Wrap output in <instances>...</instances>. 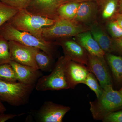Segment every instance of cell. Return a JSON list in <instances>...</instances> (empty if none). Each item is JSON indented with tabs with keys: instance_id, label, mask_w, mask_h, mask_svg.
Masks as SVG:
<instances>
[{
	"instance_id": "cell-1",
	"label": "cell",
	"mask_w": 122,
	"mask_h": 122,
	"mask_svg": "<svg viewBox=\"0 0 122 122\" xmlns=\"http://www.w3.org/2000/svg\"><path fill=\"white\" fill-rule=\"evenodd\" d=\"M0 35L8 41H14L27 46L39 48L53 56L58 46L55 41H47L30 33L18 30L7 22L0 28Z\"/></svg>"
},
{
	"instance_id": "cell-2",
	"label": "cell",
	"mask_w": 122,
	"mask_h": 122,
	"mask_svg": "<svg viewBox=\"0 0 122 122\" xmlns=\"http://www.w3.org/2000/svg\"><path fill=\"white\" fill-rule=\"evenodd\" d=\"M55 21L33 13L26 9H24L18 10L7 22L18 30L30 33L43 39L41 37L42 29L51 26Z\"/></svg>"
},
{
	"instance_id": "cell-3",
	"label": "cell",
	"mask_w": 122,
	"mask_h": 122,
	"mask_svg": "<svg viewBox=\"0 0 122 122\" xmlns=\"http://www.w3.org/2000/svg\"><path fill=\"white\" fill-rule=\"evenodd\" d=\"M89 103L90 110L94 119L102 120L109 114L122 109V96L110 85L103 89L99 97Z\"/></svg>"
},
{
	"instance_id": "cell-4",
	"label": "cell",
	"mask_w": 122,
	"mask_h": 122,
	"mask_svg": "<svg viewBox=\"0 0 122 122\" xmlns=\"http://www.w3.org/2000/svg\"><path fill=\"white\" fill-rule=\"evenodd\" d=\"M71 59L65 55L59 57L50 74L41 76L35 85L38 91L59 90L70 89L66 75V69Z\"/></svg>"
},
{
	"instance_id": "cell-5",
	"label": "cell",
	"mask_w": 122,
	"mask_h": 122,
	"mask_svg": "<svg viewBox=\"0 0 122 122\" xmlns=\"http://www.w3.org/2000/svg\"><path fill=\"white\" fill-rule=\"evenodd\" d=\"M90 30V27L74 20L59 18L51 26L43 28L42 39L47 41H54L61 38L75 37L80 33Z\"/></svg>"
},
{
	"instance_id": "cell-6",
	"label": "cell",
	"mask_w": 122,
	"mask_h": 122,
	"mask_svg": "<svg viewBox=\"0 0 122 122\" xmlns=\"http://www.w3.org/2000/svg\"><path fill=\"white\" fill-rule=\"evenodd\" d=\"M35 85H26L17 82L0 81V99L14 106L28 103Z\"/></svg>"
},
{
	"instance_id": "cell-7",
	"label": "cell",
	"mask_w": 122,
	"mask_h": 122,
	"mask_svg": "<svg viewBox=\"0 0 122 122\" xmlns=\"http://www.w3.org/2000/svg\"><path fill=\"white\" fill-rule=\"evenodd\" d=\"M70 110L69 107L46 101L37 112V119L40 122H62Z\"/></svg>"
},
{
	"instance_id": "cell-8",
	"label": "cell",
	"mask_w": 122,
	"mask_h": 122,
	"mask_svg": "<svg viewBox=\"0 0 122 122\" xmlns=\"http://www.w3.org/2000/svg\"><path fill=\"white\" fill-rule=\"evenodd\" d=\"M87 52V69L98 80L102 88L104 89L107 86L112 85L111 77L105 57L97 56Z\"/></svg>"
},
{
	"instance_id": "cell-9",
	"label": "cell",
	"mask_w": 122,
	"mask_h": 122,
	"mask_svg": "<svg viewBox=\"0 0 122 122\" xmlns=\"http://www.w3.org/2000/svg\"><path fill=\"white\" fill-rule=\"evenodd\" d=\"M57 45L61 46L64 55L71 61L87 66V51L80 45L70 38H61L55 41Z\"/></svg>"
},
{
	"instance_id": "cell-10",
	"label": "cell",
	"mask_w": 122,
	"mask_h": 122,
	"mask_svg": "<svg viewBox=\"0 0 122 122\" xmlns=\"http://www.w3.org/2000/svg\"><path fill=\"white\" fill-rule=\"evenodd\" d=\"M11 61L38 69L30 46L14 41H9Z\"/></svg>"
},
{
	"instance_id": "cell-11",
	"label": "cell",
	"mask_w": 122,
	"mask_h": 122,
	"mask_svg": "<svg viewBox=\"0 0 122 122\" xmlns=\"http://www.w3.org/2000/svg\"><path fill=\"white\" fill-rule=\"evenodd\" d=\"M62 0H34L26 9L37 15L56 20L59 19L57 10Z\"/></svg>"
},
{
	"instance_id": "cell-12",
	"label": "cell",
	"mask_w": 122,
	"mask_h": 122,
	"mask_svg": "<svg viewBox=\"0 0 122 122\" xmlns=\"http://www.w3.org/2000/svg\"><path fill=\"white\" fill-rule=\"evenodd\" d=\"M89 71L85 65L70 60L66 69V75L70 89H74L77 85L84 84Z\"/></svg>"
},
{
	"instance_id": "cell-13",
	"label": "cell",
	"mask_w": 122,
	"mask_h": 122,
	"mask_svg": "<svg viewBox=\"0 0 122 122\" xmlns=\"http://www.w3.org/2000/svg\"><path fill=\"white\" fill-rule=\"evenodd\" d=\"M98 5L97 1H86L80 3L76 17V22L90 26L97 21Z\"/></svg>"
},
{
	"instance_id": "cell-14",
	"label": "cell",
	"mask_w": 122,
	"mask_h": 122,
	"mask_svg": "<svg viewBox=\"0 0 122 122\" xmlns=\"http://www.w3.org/2000/svg\"><path fill=\"white\" fill-rule=\"evenodd\" d=\"M10 64L15 71L17 81L26 85H36L38 79L42 76L39 69L11 61Z\"/></svg>"
},
{
	"instance_id": "cell-15",
	"label": "cell",
	"mask_w": 122,
	"mask_h": 122,
	"mask_svg": "<svg viewBox=\"0 0 122 122\" xmlns=\"http://www.w3.org/2000/svg\"><path fill=\"white\" fill-rule=\"evenodd\" d=\"M89 27L90 31L93 37L105 53H111L116 51L113 39L98 21Z\"/></svg>"
},
{
	"instance_id": "cell-16",
	"label": "cell",
	"mask_w": 122,
	"mask_h": 122,
	"mask_svg": "<svg viewBox=\"0 0 122 122\" xmlns=\"http://www.w3.org/2000/svg\"><path fill=\"white\" fill-rule=\"evenodd\" d=\"M75 37V41L87 52L97 56L105 57L106 53L93 37L90 30L80 33Z\"/></svg>"
},
{
	"instance_id": "cell-17",
	"label": "cell",
	"mask_w": 122,
	"mask_h": 122,
	"mask_svg": "<svg viewBox=\"0 0 122 122\" xmlns=\"http://www.w3.org/2000/svg\"><path fill=\"white\" fill-rule=\"evenodd\" d=\"M120 0H99L98 13L99 18L103 22L114 20L118 14Z\"/></svg>"
},
{
	"instance_id": "cell-18",
	"label": "cell",
	"mask_w": 122,
	"mask_h": 122,
	"mask_svg": "<svg viewBox=\"0 0 122 122\" xmlns=\"http://www.w3.org/2000/svg\"><path fill=\"white\" fill-rule=\"evenodd\" d=\"M30 47L38 69L45 72H51L55 64L53 56L39 48Z\"/></svg>"
},
{
	"instance_id": "cell-19",
	"label": "cell",
	"mask_w": 122,
	"mask_h": 122,
	"mask_svg": "<svg viewBox=\"0 0 122 122\" xmlns=\"http://www.w3.org/2000/svg\"><path fill=\"white\" fill-rule=\"evenodd\" d=\"M105 58L116 81L119 83L122 82V57L111 53H106Z\"/></svg>"
},
{
	"instance_id": "cell-20",
	"label": "cell",
	"mask_w": 122,
	"mask_h": 122,
	"mask_svg": "<svg viewBox=\"0 0 122 122\" xmlns=\"http://www.w3.org/2000/svg\"><path fill=\"white\" fill-rule=\"evenodd\" d=\"M80 4L74 2L62 3L58 9V17L65 20H73L76 17Z\"/></svg>"
},
{
	"instance_id": "cell-21",
	"label": "cell",
	"mask_w": 122,
	"mask_h": 122,
	"mask_svg": "<svg viewBox=\"0 0 122 122\" xmlns=\"http://www.w3.org/2000/svg\"><path fill=\"white\" fill-rule=\"evenodd\" d=\"M0 81L9 82H17L15 71L9 63L0 65Z\"/></svg>"
},
{
	"instance_id": "cell-22",
	"label": "cell",
	"mask_w": 122,
	"mask_h": 122,
	"mask_svg": "<svg viewBox=\"0 0 122 122\" xmlns=\"http://www.w3.org/2000/svg\"><path fill=\"white\" fill-rule=\"evenodd\" d=\"M18 10L5 4L0 0V28L14 16Z\"/></svg>"
},
{
	"instance_id": "cell-23",
	"label": "cell",
	"mask_w": 122,
	"mask_h": 122,
	"mask_svg": "<svg viewBox=\"0 0 122 122\" xmlns=\"http://www.w3.org/2000/svg\"><path fill=\"white\" fill-rule=\"evenodd\" d=\"M11 61L9 41L0 35V65L9 63Z\"/></svg>"
},
{
	"instance_id": "cell-24",
	"label": "cell",
	"mask_w": 122,
	"mask_h": 122,
	"mask_svg": "<svg viewBox=\"0 0 122 122\" xmlns=\"http://www.w3.org/2000/svg\"><path fill=\"white\" fill-rule=\"evenodd\" d=\"M84 84L87 86L91 90L94 92L97 98L99 97L103 92V89L99 84L95 75L91 72L89 73Z\"/></svg>"
},
{
	"instance_id": "cell-25",
	"label": "cell",
	"mask_w": 122,
	"mask_h": 122,
	"mask_svg": "<svg viewBox=\"0 0 122 122\" xmlns=\"http://www.w3.org/2000/svg\"><path fill=\"white\" fill-rule=\"evenodd\" d=\"M107 31L112 39H117L122 37V28L115 20H112L106 22Z\"/></svg>"
},
{
	"instance_id": "cell-26",
	"label": "cell",
	"mask_w": 122,
	"mask_h": 122,
	"mask_svg": "<svg viewBox=\"0 0 122 122\" xmlns=\"http://www.w3.org/2000/svg\"><path fill=\"white\" fill-rule=\"evenodd\" d=\"M10 7L20 10L27 8L34 0H0Z\"/></svg>"
},
{
	"instance_id": "cell-27",
	"label": "cell",
	"mask_w": 122,
	"mask_h": 122,
	"mask_svg": "<svg viewBox=\"0 0 122 122\" xmlns=\"http://www.w3.org/2000/svg\"><path fill=\"white\" fill-rule=\"evenodd\" d=\"M102 121L103 122H122V109L109 114Z\"/></svg>"
},
{
	"instance_id": "cell-28",
	"label": "cell",
	"mask_w": 122,
	"mask_h": 122,
	"mask_svg": "<svg viewBox=\"0 0 122 122\" xmlns=\"http://www.w3.org/2000/svg\"><path fill=\"white\" fill-rule=\"evenodd\" d=\"M24 113L16 114H6L4 113H0V122H5L14 118L22 115Z\"/></svg>"
},
{
	"instance_id": "cell-29",
	"label": "cell",
	"mask_w": 122,
	"mask_h": 122,
	"mask_svg": "<svg viewBox=\"0 0 122 122\" xmlns=\"http://www.w3.org/2000/svg\"><path fill=\"white\" fill-rule=\"evenodd\" d=\"M113 39L115 46L116 51L119 52L122 54V37L117 39Z\"/></svg>"
},
{
	"instance_id": "cell-30",
	"label": "cell",
	"mask_w": 122,
	"mask_h": 122,
	"mask_svg": "<svg viewBox=\"0 0 122 122\" xmlns=\"http://www.w3.org/2000/svg\"><path fill=\"white\" fill-rule=\"evenodd\" d=\"M99 0H62V3L68 2H74L81 3V2L89 1H97Z\"/></svg>"
},
{
	"instance_id": "cell-31",
	"label": "cell",
	"mask_w": 122,
	"mask_h": 122,
	"mask_svg": "<svg viewBox=\"0 0 122 122\" xmlns=\"http://www.w3.org/2000/svg\"><path fill=\"white\" fill-rule=\"evenodd\" d=\"M114 20L117 21L119 26L122 28V14H118Z\"/></svg>"
},
{
	"instance_id": "cell-32",
	"label": "cell",
	"mask_w": 122,
	"mask_h": 122,
	"mask_svg": "<svg viewBox=\"0 0 122 122\" xmlns=\"http://www.w3.org/2000/svg\"><path fill=\"white\" fill-rule=\"evenodd\" d=\"M6 111V109L0 99V113H5Z\"/></svg>"
},
{
	"instance_id": "cell-33",
	"label": "cell",
	"mask_w": 122,
	"mask_h": 122,
	"mask_svg": "<svg viewBox=\"0 0 122 122\" xmlns=\"http://www.w3.org/2000/svg\"><path fill=\"white\" fill-rule=\"evenodd\" d=\"M118 13L122 14V0H119Z\"/></svg>"
},
{
	"instance_id": "cell-34",
	"label": "cell",
	"mask_w": 122,
	"mask_h": 122,
	"mask_svg": "<svg viewBox=\"0 0 122 122\" xmlns=\"http://www.w3.org/2000/svg\"><path fill=\"white\" fill-rule=\"evenodd\" d=\"M119 93H120V94L122 95V88L119 91Z\"/></svg>"
}]
</instances>
